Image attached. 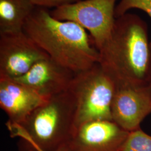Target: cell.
I'll list each match as a JSON object with an SVG mask.
<instances>
[{
	"label": "cell",
	"mask_w": 151,
	"mask_h": 151,
	"mask_svg": "<svg viewBox=\"0 0 151 151\" xmlns=\"http://www.w3.org/2000/svg\"><path fill=\"white\" fill-rule=\"evenodd\" d=\"M146 22L136 14L116 18L108 40L99 50V64L115 88H145L151 62Z\"/></svg>",
	"instance_id": "cell-1"
},
{
	"label": "cell",
	"mask_w": 151,
	"mask_h": 151,
	"mask_svg": "<svg viewBox=\"0 0 151 151\" xmlns=\"http://www.w3.org/2000/svg\"><path fill=\"white\" fill-rule=\"evenodd\" d=\"M23 30L50 58L75 73L99 63V52L86 30L74 22L55 19L47 9L36 7Z\"/></svg>",
	"instance_id": "cell-2"
},
{
	"label": "cell",
	"mask_w": 151,
	"mask_h": 151,
	"mask_svg": "<svg viewBox=\"0 0 151 151\" xmlns=\"http://www.w3.org/2000/svg\"><path fill=\"white\" fill-rule=\"evenodd\" d=\"M75 104L69 91L50 97L20 125L6 123L12 137L20 138L33 148L58 151L73 132Z\"/></svg>",
	"instance_id": "cell-3"
},
{
	"label": "cell",
	"mask_w": 151,
	"mask_h": 151,
	"mask_svg": "<svg viewBox=\"0 0 151 151\" xmlns=\"http://www.w3.org/2000/svg\"><path fill=\"white\" fill-rule=\"evenodd\" d=\"M68 91L75 104L73 131L92 121H113L111 107L115 86L99 63L76 73Z\"/></svg>",
	"instance_id": "cell-4"
},
{
	"label": "cell",
	"mask_w": 151,
	"mask_h": 151,
	"mask_svg": "<svg viewBox=\"0 0 151 151\" xmlns=\"http://www.w3.org/2000/svg\"><path fill=\"white\" fill-rule=\"evenodd\" d=\"M117 0H80L50 11L60 21L74 22L88 30L97 50L109 38L116 18Z\"/></svg>",
	"instance_id": "cell-5"
},
{
	"label": "cell",
	"mask_w": 151,
	"mask_h": 151,
	"mask_svg": "<svg viewBox=\"0 0 151 151\" xmlns=\"http://www.w3.org/2000/svg\"><path fill=\"white\" fill-rule=\"evenodd\" d=\"M49 57L24 30L0 32V78L15 79Z\"/></svg>",
	"instance_id": "cell-6"
},
{
	"label": "cell",
	"mask_w": 151,
	"mask_h": 151,
	"mask_svg": "<svg viewBox=\"0 0 151 151\" xmlns=\"http://www.w3.org/2000/svg\"><path fill=\"white\" fill-rule=\"evenodd\" d=\"M129 133L113 121H92L76 128L58 151H120Z\"/></svg>",
	"instance_id": "cell-7"
},
{
	"label": "cell",
	"mask_w": 151,
	"mask_h": 151,
	"mask_svg": "<svg viewBox=\"0 0 151 151\" xmlns=\"http://www.w3.org/2000/svg\"><path fill=\"white\" fill-rule=\"evenodd\" d=\"M75 75L49 57L38 61L25 74L13 80L43 97L50 98L68 91Z\"/></svg>",
	"instance_id": "cell-8"
},
{
	"label": "cell",
	"mask_w": 151,
	"mask_h": 151,
	"mask_svg": "<svg viewBox=\"0 0 151 151\" xmlns=\"http://www.w3.org/2000/svg\"><path fill=\"white\" fill-rule=\"evenodd\" d=\"M111 112L112 120L122 129L131 132L140 128V123L151 113L148 88H115Z\"/></svg>",
	"instance_id": "cell-9"
},
{
	"label": "cell",
	"mask_w": 151,
	"mask_h": 151,
	"mask_svg": "<svg viewBox=\"0 0 151 151\" xmlns=\"http://www.w3.org/2000/svg\"><path fill=\"white\" fill-rule=\"evenodd\" d=\"M49 98L10 78H0V107L11 124H22L27 117Z\"/></svg>",
	"instance_id": "cell-10"
},
{
	"label": "cell",
	"mask_w": 151,
	"mask_h": 151,
	"mask_svg": "<svg viewBox=\"0 0 151 151\" xmlns=\"http://www.w3.org/2000/svg\"><path fill=\"white\" fill-rule=\"evenodd\" d=\"M35 7L29 0H0V32L23 30Z\"/></svg>",
	"instance_id": "cell-11"
},
{
	"label": "cell",
	"mask_w": 151,
	"mask_h": 151,
	"mask_svg": "<svg viewBox=\"0 0 151 151\" xmlns=\"http://www.w3.org/2000/svg\"><path fill=\"white\" fill-rule=\"evenodd\" d=\"M120 151H151V135L140 128L129 132Z\"/></svg>",
	"instance_id": "cell-12"
},
{
	"label": "cell",
	"mask_w": 151,
	"mask_h": 151,
	"mask_svg": "<svg viewBox=\"0 0 151 151\" xmlns=\"http://www.w3.org/2000/svg\"><path fill=\"white\" fill-rule=\"evenodd\" d=\"M133 9L145 11L151 17V0H120L115 7V18L124 15Z\"/></svg>",
	"instance_id": "cell-13"
},
{
	"label": "cell",
	"mask_w": 151,
	"mask_h": 151,
	"mask_svg": "<svg viewBox=\"0 0 151 151\" xmlns=\"http://www.w3.org/2000/svg\"><path fill=\"white\" fill-rule=\"evenodd\" d=\"M32 5L35 7L42 8L55 9L63 6L76 2L80 0H29Z\"/></svg>",
	"instance_id": "cell-14"
},
{
	"label": "cell",
	"mask_w": 151,
	"mask_h": 151,
	"mask_svg": "<svg viewBox=\"0 0 151 151\" xmlns=\"http://www.w3.org/2000/svg\"><path fill=\"white\" fill-rule=\"evenodd\" d=\"M147 88L150 93L151 97V62H150V70H149V73H148V85Z\"/></svg>",
	"instance_id": "cell-15"
},
{
	"label": "cell",
	"mask_w": 151,
	"mask_h": 151,
	"mask_svg": "<svg viewBox=\"0 0 151 151\" xmlns=\"http://www.w3.org/2000/svg\"><path fill=\"white\" fill-rule=\"evenodd\" d=\"M27 151H37L35 149H34L31 146H29V145H27Z\"/></svg>",
	"instance_id": "cell-16"
},
{
	"label": "cell",
	"mask_w": 151,
	"mask_h": 151,
	"mask_svg": "<svg viewBox=\"0 0 151 151\" xmlns=\"http://www.w3.org/2000/svg\"><path fill=\"white\" fill-rule=\"evenodd\" d=\"M36 150V151H39V150Z\"/></svg>",
	"instance_id": "cell-17"
}]
</instances>
